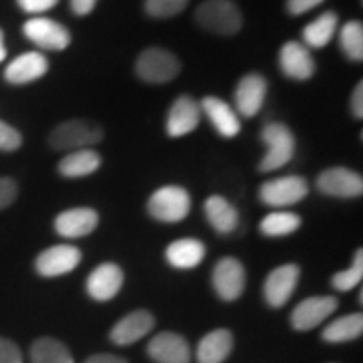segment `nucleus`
I'll return each mask as SVG.
<instances>
[{"label": "nucleus", "instance_id": "nucleus-8", "mask_svg": "<svg viewBox=\"0 0 363 363\" xmlns=\"http://www.w3.org/2000/svg\"><path fill=\"white\" fill-rule=\"evenodd\" d=\"M22 33L39 49L45 51H65L71 44V33L57 21L48 17H34L22 27Z\"/></svg>", "mask_w": 363, "mask_h": 363}, {"label": "nucleus", "instance_id": "nucleus-9", "mask_svg": "<svg viewBox=\"0 0 363 363\" xmlns=\"http://www.w3.org/2000/svg\"><path fill=\"white\" fill-rule=\"evenodd\" d=\"M212 286L224 301H235L246 289V269L235 257H222L212 271Z\"/></svg>", "mask_w": 363, "mask_h": 363}, {"label": "nucleus", "instance_id": "nucleus-33", "mask_svg": "<svg viewBox=\"0 0 363 363\" xmlns=\"http://www.w3.org/2000/svg\"><path fill=\"white\" fill-rule=\"evenodd\" d=\"M22 147V135L0 120V152H16Z\"/></svg>", "mask_w": 363, "mask_h": 363}, {"label": "nucleus", "instance_id": "nucleus-25", "mask_svg": "<svg viewBox=\"0 0 363 363\" xmlns=\"http://www.w3.org/2000/svg\"><path fill=\"white\" fill-rule=\"evenodd\" d=\"M234 347L233 333L229 330H214L201 340L197 347L199 363H222L230 355Z\"/></svg>", "mask_w": 363, "mask_h": 363}, {"label": "nucleus", "instance_id": "nucleus-5", "mask_svg": "<svg viewBox=\"0 0 363 363\" xmlns=\"http://www.w3.org/2000/svg\"><path fill=\"white\" fill-rule=\"evenodd\" d=\"M135 71L145 83L165 84L180 74L182 65L174 52L162 48H148L136 57Z\"/></svg>", "mask_w": 363, "mask_h": 363}, {"label": "nucleus", "instance_id": "nucleus-26", "mask_svg": "<svg viewBox=\"0 0 363 363\" xmlns=\"http://www.w3.org/2000/svg\"><path fill=\"white\" fill-rule=\"evenodd\" d=\"M338 30V16L335 12H323L301 30L303 44L308 49H323L330 44Z\"/></svg>", "mask_w": 363, "mask_h": 363}, {"label": "nucleus", "instance_id": "nucleus-38", "mask_svg": "<svg viewBox=\"0 0 363 363\" xmlns=\"http://www.w3.org/2000/svg\"><path fill=\"white\" fill-rule=\"evenodd\" d=\"M350 110H352L353 118L362 120L363 118V81H360V83L355 86V89H353L352 99H350Z\"/></svg>", "mask_w": 363, "mask_h": 363}, {"label": "nucleus", "instance_id": "nucleus-34", "mask_svg": "<svg viewBox=\"0 0 363 363\" xmlns=\"http://www.w3.org/2000/svg\"><path fill=\"white\" fill-rule=\"evenodd\" d=\"M17 194H19V189H17L16 180L0 177V211L11 206L17 199Z\"/></svg>", "mask_w": 363, "mask_h": 363}, {"label": "nucleus", "instance_id": "nucleus-2", "mask_svg": "<svg viewBox=\"0 0 363 363\" xmlns=\"http://www.w3.org/2000/svg\"><path fill=\"white\" fill-rule=\"evenodd\" d=\"M195 21L217 35L238 34L244 24L242 13L233 0H206L195 11Z\"/></svg>", "mask_w": 363, "mask_h": 363}, {"label": "nucleus", "instance_id": "nucleus-24", "mask_svg": "<svg viewBox=\"0 0 363 363\" xmlns=\"http://www.w3.org/2000/svg\"><path fill=\"white\" fill-rule=\"evenodd\" d=\"M103 158L96 150L81 148L69 152L67 155L59 162L57 170L59 174L66 179H81V177L93 175L94 172L99 170Z\"/></svg>", "mask_w": 363, "mask_h": 363}, {"label": "nucleus", "instance_id": "nucleus-41", "mask_svg": "<svg viewBox=\"0 0 363 363\" xmlns=\"http://www.w3.org/2000/svg\"><path fill=\"white\" fill-rule=\"evenodd\" d=\"M7 57V49H6V43H4V33L0 29V62L6 61Z\"/></svg>", "mask_w": 363, "mask_h": 363}, {"label": "nucleus", "instance_id": "nucleus-21", "mask_svg": "<svg viewBox=\"0 0 363 363\" xmlns=\"http://www.w3.org/2000/svg\"><path fill=\"white\" fill-rule=\"evenodd\" d=\"M153 326H155V318H153L152 313L147 310H138L121 318L113 326L110 338L113 343L126 347V345L142 340L145 335H148L153 330Z\"/></svg>", "mask_w": 363, "mask_h": 363}, {"label": "nucleus", "instance_id": "nucleus-36", "mask_svg": "<svg viewBox=\"0 0 363 363\" xmlns=\"http://www.w3.org/2000/svg\"><path fill=\"white\" fill-rule=\"evenodd\" d=\"M323 2L325 0H286V11L291 16H303Z\"/></svg>", "mask_w": 363, "mask_h": 363}, {"label": "nucleus", "instance_id": "nucleus-32", "mask_svg": "<svg viewBox=\"0 0 363 363\" xmlns=\"http://www.w3.org/2000/svg\"><path fill=\"white\" fill-rule=\"evenodd\" d=\"M190 0H145V11L155 19H169L184 12Z\"/></svg>", "mask_w": 363, "mask_h": 363}, {"label": "nucleus", "instance_id": "nucleus-22", "mask_svg": "<svg viewBox=\"0 0 363 363\" xmlns=\"http://www.w3.org/2000/svg\"><path fill=\"white\" fill-rule=\"evenodd\" d=\"M203 214L216 233L222 235L234 233L239 225V212L222 195H211L203 202Z\"/></svg>", "mask_w": 363, "mask_h": 363}, {"label": "nucleus", "instance_id": "nucleus-35", "mask_svg": "<svg viewBox=\"0 0 363 363\" xmlns=\"http://www.w3.org/2000/svg\"><path fill=\"white\" fill-rule=\"evenodd\" d=\"M0 363H24L21 348L11 340L0 337Z\"/></svg>", "mask_w": 363, "mask_h": 363}, {"label": "nucleus", "instance_id": "nucleus-3", "mask_svg": "<svg viewBox=\"0 0 363 363\" xmlns=\"http://www.w3.org/2000/svg\"><path fill=\"white\" fill-rule=\"evenodd\" d=\"M148 214L163 224H177L190 214L192 199L180 185H165L150 195Z\"/></svg>", "mask_w": 363, "mask_h": 363}, {"label": "nucleus", "instance_id": "nucleus-13", "mask_svg": "<svg viewBox=\"0 0 363 363\" xmlns=\"http://www.w3.org/2000/svg\"><path fill=\"white\" fill-rule=\"evenodd\" d=\"M83 254L78 247L69 244H59L45 249L35 259V271L43 278H57V276L67 274L79 266Z\"/></svg>", "mask_w": 363, "mask_h": 363}, {"label": "nucleus", "instance_id": "nucleus-23", "mask_svg": "<svg viewBox=\"0 0 363 363\" xmlns=\"http://www.w3.org/2000/svg\"><path fill=\"white\" fill-rule=\"evenodd\" d=\"M203 257H206V246L199 239H177L165 249V259L175 269H194L201 264Z\"/></svg>", "mask_w": 363, "mask_h": 363}, {"label": "nucleus", "instance_id": "nucleus-31", "mask_svg": "<svg viewBox=\"0 0 363 363\" xmlns=\"http://www.w3.org/2000/svg\"><path fill=\"white\" fill-rule=\"evenodd\" d=\"M363 278V252L362 249H358L353 256V262L348 269L340 271L331 278V286H333L337 291L347 293L352 291L353 288H357L362 283Z\"/></svg>", "mask_w": 363, "mask_h": 363}, {"label": "nucleus", "instance_id": "nucleus-39", "mask_svg": "<svg viewBox=\"0 0 363 363\" xmlns=\"http://www.w3.org/2000/svg\"><path fill=\"white\" fill-rule=\"evenodd\" d=\"M98 0H71V9L76 16H88L96 7Z\"/></svg>", "mask_w": 363, "mask_h": 363}, {"label": "nucleus", "instance_id": "nucleus-30", "mask_svg": "<svg viewBox=\"0 0 363 363\" xmlns=\"http://www.w3.org/2000/svg\"><path fill=\"white\" fill-rule=\"evenodd\" d=\"M338 44L342 52L352 62L363 59V26L360 21H348L338 33Z\"/></svg>", "mask_w": 363, "mask_h": 363}, {"label": "nucleus", "instance_id": "nucleus-11", "mask_svg": "<svg viewBox=\"0 0 363 363\" xmlns=\"http://www.w3.org/2000/svg\"><path fill=\"white\" fill-rule=\"evenodd\" d=\"M279 69L284 78L308 81L316 72V62L310 49L298 40H289L279 49Z\"/></svg>", "mask_w": 363, "mask_h": 363}, {"label": "nucleus", "instance_id": "nucleus-15", "mask_svg": "<svg viewBox=\"0 0 363 363\" xmlns=\"http://www.w3.org/2000/svg\"><path fill=\"white\" fill-rule=\"evenodd\" d=\"M201 103H197L194 98L187 96V94L179 96L172 104L169 115H167V135L172 136V138H180V136L192 133L201 125Z\"/></svg>", "mask_w": 363, "mask_h": 363}, {"label": "nucleus", "instance_id": "nucleus-20", "mask_svg": "<svg viewBox=\"0 0 363 363\" xmlns=\"http://www.w3.org/2000/svg\"><path fill=\"white\" fill-rule=\"evenodd\" d=\"M49 71V61L45 59L44 54L40 52H24L19 57L9 62L6 71H4V78L11 84H29L33 81L43 78L45 72Z\"/></svg>", "mask_w": 363, "mask_h": 363}, {"label": "nucleus", "instance_id": "nucleus-19", "mask_svg": "<svg viewBox=\"0 0 363 363\" xmlns=\"http://www.w3.org/2000/svg\"><path fill=\"white\" fill-rule=\"evenodd\" d=\"M202 115L208 118L217 133L224 138H235L240 133V120L229 103L217 96H206L201 101Z\"/></svg>", "mask_w": 363, "mask_h": 363}, {"label": "nucleus", "instance_id": "nucleus-16", "mask_svg": "<svg viewBox=\"0 0 363 363\" xmlns=\"http://www.w3.org/2000/svg\"><path fill=\"white\" fill-rule=\"evenodd\" d=\"M123 283V269L115 262H103L86 279V291L96 301H110L120 293Z\"/></svg>", "mask_w": 363, "mask_h": 363}, {"label": "nucleus", "instance_id": "nucleus-7", "mask_svg": "<svg viewBox=\"0 0 363 363\" xmlns=\"http://www.w3.org/2000/svg\"><path fill=\"white\" fill-rule=\"evenodd\" d=\"M316 187L321 194L335 199H357L363 194V179L347 167H331L318 175Z\"/></svg>", "mask_w": 363, "mask_h": 363}, {"label": "nucleus", "instance_id": "nucleus-6", "mask_svg": "<svg viewBox=\"0 0 363 363\" xmlns=\"http://www.w3.org/2000/svg\"><path fill=\"white\" fill-rule=\"evenodd\" d=\"M310 187L305 177L299 175H284L278 179H271L264 182L259 187V201L267 207L283 208L294 206L306 199Z\"/></svg>", "mask_w": 363, "mask_h": 363}, {"label": "nucleus", "instance_id": "nucleus-1", "mask_svg": "<svg viewBox=\"0 0 363 363\" xmlns=\"http://www.w3.org/2000/svg\"><path fill=\"white\" fill-rule=\"evenodd\" d=\"M261 140L267 152L259 162V172H274L283 169L293 160L296 152V138L291 128L281 121H271L261 131Z\"/></svg>", "mask_w": 363, "mask_h": 363}, {"label": "nucleus", "instance_id": "nucleus-37", "mask_svg": "<svg viewBox=\"0 0 363 363\" xmlns=\"http://www.w3.org/2000/svg\"><path fill=\"white\" fill-rule=\"evenodd\" d=\"M59 0H17L19 7L27 13H43L51 11Z\"/></svg>", "mask_w": 363, "mask_h": 363}, {"label": "nucleus", "instance_id": "nucleus-10", "mask_svg": "<svg viewBox=\"0 0 363 363\" xmlns=\"http://www.w3.org/2000/svg\"><path fill=\"white\" fill-rule=\"evenodd\" d=\"M299 276H301V269L298 264H283L276 269H272L264 281V288H262V294H264L266 303L274 310L283 308L289 298L293 296L294 289H296Z\"/></svg>", "mask_w": 363, "mask_h": 363}, {"label": "nucleus", "instance_id": "nucleus-4", "mask_svg": "<svg viewBox=\"0 0 363 363\" xmlns=\"http://www.w3.org/2000/svg\"><path fill=\"white\" fill-rule=\"evenodd\" d=\"M104 136L101 125L89 120H69L57 125L49 135V145L54 150H65V152H74V150L89 148L99 143Z\"/></svg>", "mask_w": 363, "mask_h": 363}, {"label": "nucleus", "instance_id": "nucleus-14", "mask_svg": "<svg viewBox=\"0 0 363 363\" xmlns=\"http://www.w3.org/2000/svg\"><path fill=\"white\" fill-rule=\"evenodd\" d=\"M338 308L335 296H311L298 303L291 313V325L296 331H308L321 325Z\"/></svg>", "mask_w": 363, "mask_h": 363}, {"label": "nucleus", "instance_id": "nucleus-40", "mask_svg": "<svg viewBox=\"0 0 363 363\" xmlns=\"http://www.w3.org/2000/svg\"><path fill=\"white\" fill-rule=\"evenodd\" d=\"M84 363H128L125 358L110 355V353H101V355H93L89 357Z\"/></svg>", "mask_w": 363, "mask_h": 363}, {"label": "nucleus", "instance_id": "nucleus-29", "mask_svg": "<svg viewBox=\"0 0 363 363\" xmlns=\"http://www.w3.org/2000/svg\"><path fill=\"white\" fill-rule=\"evenodd\" d=\"M30 360L33 363H74L65 343L48 337L35 340L30 348Z\"/></svg>", "mask_w": 363, "mask_h": 363}, {"label": "nucleus", "instance_id": "nucleus-28", "mask_svg": "<svg viewBox=\"0 0 363 363\" xmlns=\"http://www.w3.org/2000/svg\"><path fill=\"white\" fill-rule=\"evenodd\" d=\"M301 227V217L294 212H271L259 222V233L266 238H284Z\"/></svg>", "mask_w": 363, "mask_h": 363}, {"label": "nucleus", "instance_id": "nucleus-18", "mask_svg": "<svg viewBox=\"0 0 363 363\" xmlns=\"http://www.w3.org/2000/svg\"><path fill=\"white\" fill-rule=\"evenodd\" d=\"M148 355L157 363H190V345L182 335L162 331L150 340Z\"/></svg>", "mask_w": 363, "mask_h": 363}, {"label": "nucleus", "instance_id": "nucleus-27", "mask_svg": "<svg viewBox=\"0 0 363 363\" xmlns=\"http://www.w3.org/2000/svg\"><path fill=\"white\" fill-rule=\"evenodd\" d=\"M363 331V315L362 313H352V315L342 316L338 320L331 321V323L323 330L325 342L330 343H343L352 342L358 337H362Z\"/></svg>", "mask_w": 363, "mask_h": 363}, {"label": "nucleus", "instance_id": "nucleus-12", "mask_svg": "<svg viewBox=\"0 0 363 363\" xmlns=\"http://www.w3.org/2000/svg\"><path fill=\"white\" fill-rule=\"evenodd\" d=\"M266 94L267 81L264 76L259 72H249L242 76L234 91L235 113L244 118H254L261 111Z\"/></svg>", "mask_w": 363, "mask_h": 363}, {"label": "nucleus", "instance_id": "nucleus-17", "mask_svg": "<svg viewBox=\"0 0 363 363\" xmlns=\"http://www.w3.org/2000/svg\"><path fill=\"white\" fill-rule=\"evenodd\" d=\"M99 216L91 207H74L61 212L54 220V229L61 238L79 239L86 238L96 229Z\"/></svg>", "mask_w": 363, "mask_h": 363}]
</instances>
